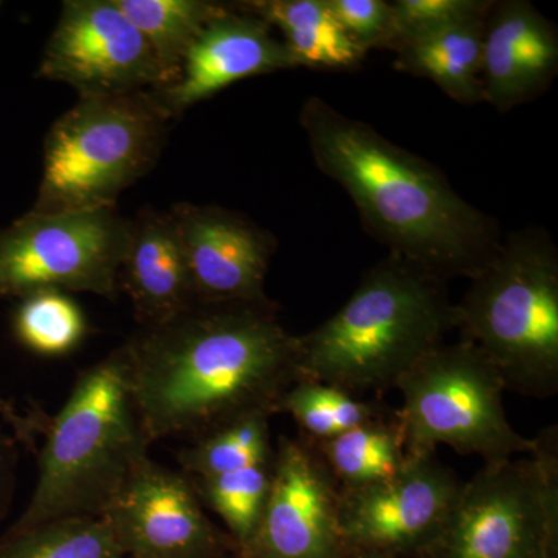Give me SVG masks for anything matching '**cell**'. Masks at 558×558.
I'll list each match as a JSON object with an SVG mask.
<instances>
[{
  "instance_id": "484cf974",
  "label": "cell",
  "mask_w": 558,
  "mask_h": 558,
  "mask_svg": "<svg viewBox=\"0 0 558 558\" xmlns=\"http://www.w3.org/2000/svg\"><path fill=\"white\" fill-rule=\"evenodd\" d=\"M274 457L211 478H190L202 506L220 517L240 554L252 542L266 508L274 476Z\"/></svg>"
},
{
  "instance_id": "603a6c76",
  "label": "cell",
  "mask_w": 558,
  "mask_h": 558,
  "mask_svg": "<svg viewBox=\"0 0 558 558\" xmlns=\"http://www.w3.org/2000/svg\"><path fill=\"white\" fill-rule=\"evenodd\" d=\"M11 315V332L22 348L40 357H64L89 332L86 314L72 295L39 290L17 300Z\"/></svg>"
},
{
  "instance_id": "ac0fdd59",
  "label": "cell",
  "mask_w": 558,
  "mask_h": 558,
  "mask_svg": "<svg viewBox=\"0 0 558 558\" xmlns=\"http://www.w3.org/2000/svg\"><path fill=\"white\" fill-rule=\"evenodd\" d=\"M487 14L400 40L392 49L396 69L433 81L461 105L483 102L481 69Z\"/></svg>"
},
{
  "instance_id": "6da1fadb",
  "label": "cell",
  "mask_w": 558,
  "mask_h": 558,
  "mask_svg": "<svg viewBox=\"0 0 558 558\" xmlns=\"http://www.w3.org/2000/svg\"><path fill=\"white\" fill-rule=\"evenodd\" d=\"M132 402L150 446L193 440L252 414H277L301 380L299 336L278 304L194 303L123 343Z\"/></svg>"
},
{
  "instance_id": "7a4b0ae2",
  "label": "cell",
  "mask_w": 558,
  "mask_h": 558,
  "mask_svg": "<svg viewBox=\"0 0 558 558\" xmlns=\"http://www.w3.org/2000/svg\"><path fill=\"white\" fill-rule=\"evenodd\" d=\"M315 165L339 183L392 256L444 279L475 278L501 245L494 220L438 168L318 97L301 108Z\"/></svg>"
},
{
  "instance_id": "1f68e13d",
  "label": "cell",
  "mask_w": 558,
  "mask_h": 558,
  "mask_svg": "<svg viewBox=\"0 0 558 558\" xmlns=\"http://www.w3.org/2000/svg\"><path fill=\"white\" fill-rule=\"evenodd\" d=\"M233 558H238V557H233Z\"/></svg>"
},
{
  "instance_id": "f1b7e54d",
  "label": "cell",
  "mask_w": 558,
  "mask_h": 558,
  "mask_svg": "<svg viewBox=\"0 0 558 558\" xmlns=\"http://www.w3.org/2000/svg\"><path fill=\"white\" fill-rule=\"evenodd\" d=\"M0 421L9 425L11 433L25 449L36 451V444L46 433L50 416L39 407H33L27 414L21 413L13 402L0 392Z\"/></svg>"
},
{
  "instance_id": "ffe728a7",
  "label": "cell",
  "mask_w": 558,
  "mask_h": 558,
  "mask_svg": "<svg viewBox=\"0 0 558 558\" xmlns=\"http://www.w3.org/2000/svg\"><path fill=\"white\" fill-rule=\"evenodd\" d=\"M311 444L339 490L391 480L409 459L398 410L336 438Z\"/></svg>"
},
{
  "instance_id": "d4e9b609",
  "label": "cell",
  "mask_w": 558,
  "mask_h": 558,
  "mask_svg": "<svg viewBox=\"0 0 558 558\" xmlns=\"http://www.w3.org/2000/svg\"><path fill=\"white\" fill-rule=\"evenodd\" d=\"M0 558H126L105 517L50 521L0 535Z\"/></svg>"
},
{
  "instance_id": "4fadbf2b",
  "label": "cell",
  "mask_w": 558,
  "mask_h": 558,
  "mask_svg": "<svg viewBox=\"0 0 558 558\" xmlns=\"http://www.w3.org/2000/svg\"><path fill=\"white\" fill-rule=\"evenodd\" d=\"M339 505V487L314 446L281 436L266 508L238 558H351Z\"/></svg>"
},
{
  "instance_id": "4316f807",
  "label": "cell",
  "mask_w": 558,
  "mask_h": 558,
  "mask_svg": "<svg viewBox=\"0 0 558 558\" xmlns=\"http://www.w3.org/2000/svg\"><path fill=\"white\" fill-rule=\"evenodd\" d=\"M391 3L395 11L396 47L400 40L413 38L422 33L486 16L494 2L488 0H396Z\"/></svg>"
},
{
  "instance_id": "4dcf8cb0",
  "label": "cell",
  "mask_w": 558,
  "mask_h": 558,
  "mask_svg": "<svg viewBox=\"0 0 558 558\" xmlns=\"http://www.w3.org/2000/svg\"><path fill=\"white\" fill-rule=\"evenodd\" d=\"M351 558H402L396 556H388V554L380 553H354Z\"/></svg>"
},
{
  "instance_id": "2e32d148",
  "label": "cell",
  "mask_w": 558,
  "mask_h": 558,
  "mask_svg": "<svg viewBox=\"0 0 558 558\" xmlns=\"http://www.w3.org/2000/svg\"><path fill=\"white\" fill-rule=\"evenodd\" d=\"M558 70L556 25L526 0L492 3L483 44V101L501 112L548 89Z\"/></svg>"
},
{
  "instance_id": "ba28073f",
  "label": "cell",
  "mask_w": 558,
  "mask_h": 558,
  "mask_svg": "<svg viewBox=\"0 0 558 558\" xmlns=\"http://www.w3.org/2000/svg\"><path fill=\"white\" fill-rule=\"evenodd\" d=\"M534 453L484 465L418 558H558L557 428Z\"/></svg>"
},
{
  "instance_id": "f546056e",
  "label": "cell",
  "mask_w": 558,
  "mask_h": 558,
  "mask_svg": "<svg viewBox=\"0 0 558 558\" xmlns=\"http://www.w3.org/2000/svg\"><path fill=\"white\" fill-rule=\"evenodd\" d=\"M20 446L13 433L0 422V523L9 517L16 494Z\"/></svg>"
},
{
  "instance_id": "3957f363",
  "label": "cell",
  "mask_w": 558,
  "mask_h": 558,
  "mask_svg": "<svg viewBox=\"0 0 558 558\" xmlns=\"http://www.w3.org/2000/svg\"><path fill=\"white\" fill-rule=\"evenodd\" d=\"M454 329L457 307L446 281L389 255L332 317L299 336L300 377L360 399L381 395Z\"/></svg>"
},
{
  "instance_id": "8992f818",
  "label": "cell",
  "mask_w": 558,
  "mask_h": 558,
  "mask_svg": "<svg viewBox=\"0 0 558 558\" xmlns=\"http://www.w3.org/2000/svg\"><path fill=\"white\" fill-rule=\"evenodd\" d=\"M170 120L154 90L80 97L44 142L32 211L116 208L120 194L153 170Z\"/></svg>"
},
{
  "instance_id": "9c48e42d",
  "label": "cell",
  "mask_w": 558,
  "mask_h": 558,
  "mask_svg": "<svg viewBox=\"0 0 558 558\" xmlns=\"http://www.w3.org/2000/svg\"><path fill=\"white\" fill-rule=\"evenodd\" d=\"M131 230L116 208L31 209L0 230V299L58 290L116 301Z\"/></svg>"
},
{
  "instance_id": "d6986e66",
  "label": "cell",
  "mask_w": 558,
  "mask_h": 558,
  "mask_svg": "<svg viewBox=\"0 0 558 558\" xmlns=\"http://www.w3.org/2000/svg\"><path fill=\"white\" fill-rule=\"evenodd\" d=\"M233 7L253 14L282 33L300 68L349 70L365 60L326 0H247Z\"/></svg>"
},
{
  "instance_id": "277c9868",
  "label": "cell",
  "mask_w": 558,
  "mask_h": 558,
  "mask_svg": "<svg viewBox=\"0 0 558 558\" xmlns=\"http://www.w3.org/2000/svg\"><path fill=\"white\" fill-rule=\"evenodd\" d=\"M43 438L35 492L7 531L105 515L132 472L149 457L123 344L81 371Z\"/></svg>"
},
{
  "instance_id": "30bf717a",
  "label": "cell",
  "mask_w": 558,
  "mask_h": 558,
  "mask_svg": "<svg viewBox=\"0 0 558 558\" xmlns=\"http://www.w3.org/2000/svg\"><path fill=\"white\" fill-rule=\"evenodd\" d=\"M39 78L80 97L159 90L163 78L145 36L116 0H68L44 49Z\"/></svg>"
},
{
  "instance_id": "8fae6325",
  "label": "cell",
  "mask_w": 558,
  "mask_h": 558,
  "mask_svg": "<svg viewBox=\"0 0 558 558\" xmlns=\"http://www.w3.org/2000/svg\"><path fill=\"white\" fill-rule=\"evenodd\" d=\"M462 481L436 453L407 459L398 475L340 492V526L352 553L418 558L446 526Z\"/></svg>"
},
{
  "instance_id": "5b68a950",
  "label": "cell",
  "mask_w": 558,
  "mask_h": 558,
  "mask_svg": "<svg viewBox=\"0 0 558 558\" xmlns=\"http://www.w3.org/2000/svg\"><path fill=\"white\" fill-rule=\"evenodd\" d=\"M454 307L462 340L487 355L506 388L557 395L558 253L548 234H510Z\"/></svg>"
},
{
  "instance_id": "7c38bea8",
  "label": "cell",
  "mask_w": 558,
  "mask_h": 558,
  "mask_svg": "<svg viewBox=\"0 0 558 558\" xmlns=\"http://www.w3.org/2000/svg\"><path fill=\"white\" fill-rule=\"evenodd\" d=\"M102 517L126 558L240 557L229 532L208 519L189 476L150 457L140 462Z\"/></svg>"
},
{
  "instance_id": "83f0119b",
  "label": "cell",
  "mask_w": 558,
  "mask_h": 558,
  "mask_svg": "<svg viewBox=\"0 0 558 558\" xmlns=\"http://www.w3.org/2000/svg\"><path fill=\"white\" fill-rule=\"evenodd\" d=\"M341 27L355 46L392 50L396 44L395 11L385 0H326Z\"/></svg>"
},
{
  "instance_id": "cb8c5ba5",
  "label": "cell",
  "mask_w": 558,
  "mask_h": 558,
  "mask_svg": "<svg viewBox=\"0 0 558 558\" xmlns=\"http://www.w3.org/2000/svg\"><path fill=\"white\" fill-rule=\"evenodd\" d=\"M270 417L252 414L193 440L178 453L180 472L191 480L211 478L270 459Z\"/></svg>"
},
{
  "instance_id": "52a82bcc",
  "label": "cell",
  "mask_w": 558,
  "mask_h": 558,
  "mask_svg": "<svg viewBox=\"0 0 558 558\" xmlns=\"http://www.w3.org/2000/svg\"><path fill=\"white\" fill-rule=\"evenodd\" d=\"M396 388L402 395L398 413L409 458L449 446L462 457H480L484 465H494L537 449V439L524 438L509 424L505 380L470 341L429 352Z\"/></svg>"
},
{
  "instance_id": "7402d4cb",
  "label": "cell",
  "mask_w": 558,
  "mask_h": 558,
  "mask_svg": "<svg viewBox=\"0 0 558 558\" xmlns=\"http://www.w3.org/2000/svg\"><path fill=\"white\" fill-rule=\"evenodd\" d=\"M392 409L379 399H360L322 381L301 379L284 392L277 414H289L310 442L328 440L366 422L387 416Z\"/></svg>"
},
{
  "instance_id": "44dd1931",
  "label": "cell",
  "mask_w": 558,
  "mask_h": 558,
  "mask_svg": "<svg viewBox=\"0 0 558 558\" xmlns=\"http://www.w3.org/2000/svg\"><path fill=\"white\" fill-rule=\"evenodd\" d=\"M117 5L145 36L163 87L178 80L182 62L205 25L223 3L208 0H116ZM161 87V89H163Z\"/></svg>"
},
{
  "instance_id": "e0dca14e",
  "label": "cell",
  "mask_w": 558,
  "mask_h": 558,
  "mask_svg": "<svg viewBox=\"0 0 558 558\" xmlns=\"http://www.w3.org/2000/svg\"><path fill=\"white\" fill-rule=\"evenodd\" d=\"M120 289L130 296L140 328L168 322L196 303L170 211L146 208L132 219Z\"/></svg>"
},
{
  "instance_id": "5bb4252c",
  "label": "cell",
  "mask_w": 558,
  "mask_h": 558,
  "mask_svg": "<svg viewBox=\"0 0 558 558\" xmlns=\"http://www.w3.org/2000/svg\"><path fill=\"white\" fill-rule=\"evenodd\" d=\"M196 303H259L277 241L231 209L179 204L170 209Z\"/></svg>"
},
{
  "instance_id": "9a60e30c",
  "label": "cell",
  "mask_w": 558,
  "mask_h": 558,
  "mask_svg": "<svg viewBox=\"0 0 558 558\" xmlns=\"http://www.w3.org/2000/svg\"><path fill=\"white\" fill-rule=\"evenodd\" d=\"M267 22L223 5L205 25L182 62L178 80L154 90L161 108L178 119L186 109L248 78L279 70L299 69L286 44Z\"/></svg>"
}]
</instances>
